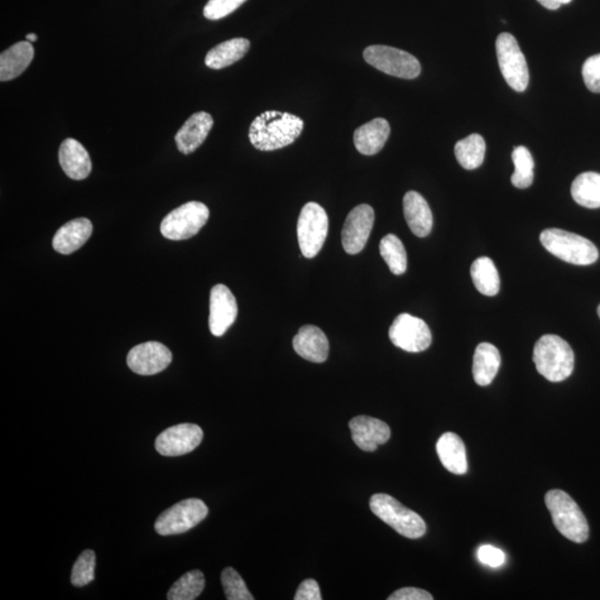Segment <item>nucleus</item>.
Segmentation results:
<instances>
[{"mask_svg":"<svg viewBox=\"0 0 600 600\" xmlns=\"http://www.w3.org/2000/svg\"><path fill=\"white\" fill-rule=\"evenodd\" d=\"M304 129V120L276 110L259 115L249 128V141L258 151L281 150L294 143Z\"/></svg>","mask_w":600,"mask_h":600,"instance_id":"nucleus-1","label":"nucleus"},{"mask_svg":"<svg viewBox=\"0 0 600 600\" xmlns=\"http://www.w3.org/2000/svg\"><path fill=\"white\" fill-rule=\"evenodd\" d=\"M534 363L547 381L560 383L573 374L575 355L569 344L559 336L545 335L535 345Z\"/></svg>","mask_w":600,"mask_h":600,"instance_id":"nucleus-2","label":"nucleus"},{"mask_svg":"<svg viewBox=\"0 0 600 600\" xmlns=\"http://www.w3.org/2000/svg\"><path fill=\"white\" fill-rule=\"evenodd\" d=\"M545 503L557 531L566 539L582 544L588 540L587 520L568 493L554 489L546 494Z\"/></svg>","mask_w":600,"mask_h":600,"instance_id":"nucleus-3","label":"nucleus"},{"mask_svg":"<svg viewBox=\"0 0 600 600\" xmlns=\"http://www.w3.org/2000/svg\"><path fill=\"white\" fill-rule=\"evenodd\" d=\"M540 243L557 258L573 265L588 266L598 261L599 253L587 238L558 228L545 229Z\"/></svg>","mask_w":600,"mask_h":600,"instance_id":"nucleus-4","label":"nucleus"},{"mask_svg":"<svg viewBox=\"0 0 600 600\" xmlns=\"http://www.w3.org/2000/svg\"><path fill=\"white\" fill-rule=\"evenodd\" d=\"M369 506L379 520L407 539L419 540L426 534V522L419 513L402 505L397 499L387 494L372 496Z\"/></svg>","mask_w":600,"mask_h":600,"instance_id":"nucleus-5","label":"nucleus"},{"mask_svg":"<svg viewBox=\"0 0 600 600\" xmlns=\"http://www.w3.org/2000/svg\"><path fill=\"white\" fill-rule=\"evenodd\" d=\"M367 64L382 73L402 79H415L420 75L419 60L410 52L383 45L369 46L364 51Z\"/></svg>","mask_w":600,"mask_h":600,"instance_id":"nucleus-6","label":"nucleus"},{"mask_svg":"<svg viewBox=\"0 0 600 600\" xmlns=\"http://www.w3.org/2000/svg\"><path fill=\"white\" fill-rule=\"evenodd\" d=\"M208 206L199 201H189L171 211L162 219L161 232L171 240H185L194 237L209 219Z\"/></svg>","mask_w":600,"mask_h":600,"instance_id":"nucleus-7","label":"nucleus"},{"mask_svg":"<svg viewBox=\"0 0 600 600\" xmlns=\"http://www.w3.org/2000/svg\"><path fill=\"white\" fill-rule=\"evenodd\" d=\"M328 235V216L320 205L307 203L297 223V236L302 255L314 258L323 248Z\"/></svg>","mask_w":600,"mask_h":600,"instance_id":"nucleus-8","label":"nucleus"},{"mask_svg":"<svg viewBox=\"0 0 600 600\" xmlns=\"http://www.w3.org/2000/svg\"><path fill=\"white\" fill-rule=\"evenodd\" d=\"M208 515V507L200 499L189 498L161 513L155 531L162 536L180 535L200 524Z\"/></svg>","mask_w":600,"mask_h":600,"instance_id":"nucleus-9","label":"nucleus"},{"mask_svg":"<svg viewBox=\"0 0 600 600\" xmlns=\"http://www.w3.org/2000/svg\"><path fill=\"white\" fill-rule=\"evenodd\" d=\"M496 52L503 79L517 93L525 91L530 83V70L516 38L512 33H501L496 41Z\"/></svg>","mask_w":600,"mask_h":600,"instance_id":"nucleus-10","label":"nucleus"},{"mask_svg":"<svg viewBox=\"0 0 600 600\" xmlns=\"http://www.w3.org/2000/svg\"><path fill=\"white\" fill-rule=\"evenodd\" d=\"M390 338L396 347L405 352L420 353L429 348L433 336L424 320L410 314H401L391 326Z\"/></svg>","mask_w":600,"mask_h":600,"instance_id":"nucleus-11","label":"nucleus"},{"mask_svg":"<svg viewBox=\"0 0 600 600\" xmlns=\"http://www.w3.org/2000/svg\"><path fill=\"white\" fill-rule=\"evenodd\" d=\"M374 222H375V211L369 205H359L350 211L342 232V243L346 253L349 255H357L363 251L371 236Z\"/></svg>","mask_w":600,"mask_h":600,"instance_id":"nucleus-12","label":"nucleus"},{"mask_svg":"<svg viewBox=\"0 0 600 600\" xmlns=\"http://www.w3.org/2000/svg\"><path fill=\"white\" fill-rule=\"evenodd\" d=\"M204 433L199 426L194 424H180L170 427L157 437L155 448L162 456L176 457V456L191 453L198 448L203 441Z\"/></svg>","mask_w":600,"mask_h":600,"instance_id":"nucleus-13","label":"nucleus"},{"mask_svg":"<svg viewBox=\"0 0 600 600\" xmlns=\"http://www.w3.org/2000/svg\"><path fill=\"white\" fill-rule=\"evenodd\" d=\"M172 354L165 345L148 342L135 346L127 356L128 367L143 376L160 374L170 366Z\"/></svg>","mask_w":600,"mask_h":600,"instance_id":"nucleus-14","label":"nucleus"},{"mask_svg":"<svg viewBox=\"0 0 600 600\" xmlns=\"http://www.w3.org/2000/svg\"><path fill=\"white\" fill-rule=\"evenodd\" d=\"M210 333L220 337L230 328L238 315L237 300L227 286L218 284L210 291Z\"/></svg>","mask_w":600,"mask_h":600,"instance_id":"nucleus-15","label":"nucleus"},{"mask_svg":"<svg viewBox=\"0 0 600 600\" xmlns=\"http://www.w3.org/2000/svg\"><path fill=\"white\" fill-rule=\"evenodd\" d=\"M352 438L358 448L373 453L379 445L386 444L391 438L390 426L369 416H357L349 421Z\"/></svg>","mask_w":600,"mask_h":600,"instance_id":"nucleus-16","label":"nucleus"},{"mask_svg":"<svg viewBox=\"0 0 600 600\" xmlns=\"http://www.w3.org/2000/svg\"><path fill=\"white\" fill-rule=\"evenodd\" d=\"M295 352L311 363H325L328 358L329 342L328 336L313 325L302 326L292 340Z\"/></svg>","mask_w":600,"mask_h":600,"instance_id":"nucleus-17","label":"nucleus"},{"mask_svg":"<svg viewBox=\"0 0 600 600\" xmlns=\"http://www.w3.org/2000/svg\"><path fill=\"white\" fill-rule=\"evenodd\" d=\"M214 126V119L206 112H198L189 117L179 133L175 142L180 152L189 155L203 145Z\"/></svg>","mask_w":600,"mask_h":600,"instance_id":"nucleus-18","label":"nucleus"},{"mask_svg":"<svg viewBox=\"0 0 600 600\" xmlns=\"http://www.w3.org/2000/svg\"><path fill=\"white\" fill-rule=\"evenodd\" d=\"M60 162L65 174L74 180L88 179L93 167L88 152L74 138H67L61 143Z\"/></svg>","mask_w":600,"mask_h":600,"instance_id":"nucleus-19","label":"nucleus"},{"mask_svg":"<svg viewBox=\"0 0 600 600\" xmlns=\"http://www.w3.org/2000/svg\"><path fill=\"white\" fill-rule=\"evenodd\" d=\"M93 234V224L88 218H77L65 224L52 239V247L61 255H70L83 247Z\"/></svg>","mask_w":600,"mask_h":600,"instance_id":"nucleus-20","label":"nucleus"},{"mask_svg":"<svg viewBox=\"0 0 600 600\" xmlns=\"http://www.w3.org/2000/svg\"><path fill=\"white\" fill-rule=\"evenodd\" d=\"M404 215L407 225L417 237L429 236L433 229L434 218L429 203L417 191H408L404 197Z\"/></svg>","mask_w":600,"mask_h":600,"instance_id":"nucleus-21","label":"nucleus"},{"mask_svg":"<svg viewBox=\"0 0 600 600\" xmlns=\"http://www.w3.org/2000/svg\"><path fill=\"white\" fill-rule=\"evenodd\" d=\"M391 135V126L386 119L375 118L363 125L354 134L357 151L365 156L376 155L385 146Z\"/></svg>","mask_w":600,"mask_h":600,"instance_id":"nucleus-22","label":"nucleus"},{"mask_svg":"<svg viewBox=\"0 0 600 600\" xmlns=\"http://www.w3.org/2000/svg\"><path fill=\"white\" fill-rule=\"evenodd\" d=\"M437 455L448 472L455 475L467 473L468 463L464 441L458 435L446 433L440 436L436 445Z\"/></svg>","mask_w":600,"mask_h":600,"instance_id":"nucleus-23","label":"nucleus"},{"mask_svg":"<svg viewBox=\"0 0 600 600\" xmlns=\"http://www.w3.org/2000/svg\"><path fill=\"white\" fill-rule=\"evenodd\" d=\"M33 55L35 51L31 42H19L3 51L0 55V80L9 81L21 76L31 65Z\"/></svg>","mask_w":600,"mask_h":600,"instance_id":"nucleus-24","label":"nucleus"},{"mask_svg":"<svg viewBox=\"0 0 600 600\" xmlns=\"http://www.w3.org/2000/svg\"><path fill=\"white\" fill-rule=\"evenodd\" d=\"M501 354L495 346L482 343L474 354L473 375L479 386L491 385L501 367Z\"/></svg>","mask_w":600,"mask_h":600,"instance_id":"nucleus-25","label":"nucleus"},{"mask_svg":"<svg viewBox=\"0 0 600 600\" xmlns=\"http://www.w3.org/2000/svg\"><path fill=\"white\" fill-rule=\"evenodd\" d=\"M251 42L246 38H234L222 42L208 51L205 64L211 69H223L235 64L247 54Z\"/></svg>","mask_w":600,"mask_h":600,"instance_id":"nucleus-26","label":"nucleus"},{"mask_svg":"<svg viewBox=\"0 0 600 600\" xmlns=\"http://www.w3.org/2000/svg\"><path fill=\"white\" fill-rule=\"evenodd\" d=\"M571 196L583 208H600V174L588 171L576 177L571 185Z\"/></svg>","mask_w":600,"mask_h":600,"instance_id":"nucleus-27","label":"nucleus"},{"mask_svg":"<svg viewBox=\"0 0 600 600\" xmlns=\"http://www.w3.org/2000/svg\"><path fill=\"white\" fill-rule=\"evenodd\" d=\"M470 275L475 287L485 296H495L501 287V280L495 263L488 257H480L473 263Z\"/></svg>","mask_w":600,"mask_h":600,"instance_id":"nucleus-28","label":"nucleus"},{"mask_svg":"<svg viewBox=\"0 0 600 600\" xmlns=\"http://www.w3.org/2000/svg\"><path fill=\"white\" fill-rule=\"evenodd\" d=\"M486 153V143L478 134H473L459 141L455 146V155L465 170L473 171L482 166Z\"/></svg>","mask_w":600,"mask_h":600,"instance_id":"nucleus-29","label":"nucleus"},{"mask_svg":"<svg viewBox=\"0 0 600 600\" xmlns=\"http://www.w3.org/2000/svg\"><path fill=\"white\" fill-rule=\"evenodd\" d=\"M379 252L393 275H402L407 271V253L404 244L393 234H388L379 244Z\"/></svg>","mask_w":600,"mask_h":600,"instance_id":"nucleus-30","label":"nucleus"},{"mask_svg":"<svg viewBox=\"0 0 600 600\" xmlns=\"http://www.w3.org/2000/svg\"><path fill=\"white\" fill-rule=\"evenodd\" d=\"M205 576L200 570H191L177 580L167 594L170 600H194L205 588Z\"/></svg>","mask_w":600,"mask_h":600,"instance_id":"nucleus-31","label":"nucleus"},{"mask_svg":"<svg viewBox=\"0 0 600 600\" xmlns=\"http://www.w3.org/2000/svg\"><path fill=\"white\" fill-rule=\"evenodd\" d=\"M512 162L515 171L512 176V184L516 189H526L534 181V160L530 151L524 146H518L512 152Z\"/></svg>","mask_w":600,"mask_h":600,"instance_id":"nucleus-32","label":"nucleus"},{"mask_svg":"<svg viewBox=\"0 0 600 600\" xmlns=\"http://www.w3.org/2000/svg\"><path fill=\"white\" fill-rule=\"evenodd\" d=\"M96 556L93 550L83 551L74 564L71 571V584L76 587H84L95 579Z\"/></svg>","mask_w":600,"mask_h":600,"instance_id":"nucleus-33","label":"nucleus"},{"mask_svg":"<svg viewBox=\"0 0 600 600\" xmlns=\"http://www.w3.org/2000/svg\"><path fill=\"white\" fill-rule=\"evenodd\" d=\"M222 584L226 598L228 600H254L242 576L232 568H227L222 573Z\"/></svg>","mask_w":600,"mask_h":600,"instance_id":"nucleus-34","label":"nucleus"},{"mask_svg":"<svg viewBox=\"0 0 600 600\" xmlns=\"http://www.w3.org/2000/svg\"><path fill=\"white\" fill-rule=\"evenodd\" d=\"M247 0H209L204 8V16L209 21H219L230 15Z\"/></svg>","mask_w":600,"mask_h":600,"instance_id":"nucleus-35","label":"nucleus"},{"mask_svg":"<svg viewBox=\"0 0 600 600\" xmlns=\"http://www.w3.org/2000/svg\"><path fill=\"white\" fill-rule=\"evenodd\" d=\"M583 78L586 88L593 93L600 94V54L589 57L585 61Z\"/></svg>","mask_w":600,"mask_h":600,"instance_id":"nucleus-36","label":"nucleus"},{"mask_svg":"<svg viewBox=\"0 0 600 600\" xmlns=\"http://www.w3.org/2000/svg\"><path fill=\"white\" fill-rule=\"evenodd\" d=\"M477 556L480 563L493 568H501L506 561V555L503 554V551L491 545L479 547Z\"/></svg>","mask_w":600,"mask_h":600,"instance_id":"nucleus-37","label":"nucleus"},{"mask_svg":"<svg viewBox=\"0 0 600 600\" xmlns=\"http://www.w3.org/2000/svg\"><path fill=\"white\" fill-rule=\"evenodd\" d=\"M321 594L318 583L314 579H306L297 589L295 600H321Z\"/></svg>","mask_w":600,"mask_h":600,"instance_id":"nucleus-38","label":"nucleus"},{"mask_svg":"<svg viewBox=\"0 0 600 600\" xmlns=\"http://www.w3.org/2000/svg\"><path fill=\"white\" fill-rule=\"evenodd\" d=\"M434 597L424 589L405 587L392 593L388 600H433Z\"/></svg>","mask_w":600,"mask_h":600,"instance_id":"nucleus-39","label":"nucleus"},{"mask_svg":"<svg viewBox=\"0 0 600 600\" xmlns=\"http://www.w3.org/2000/svg\"><path fill=\"white\" fill-rule=\"evenodd\" d=\"M537 2L550 11H556L561 5L569 4L571 0H537Z\"/></svg>","mask_w":600,"mask_h":600,"instance_id":"nucleus-40","label":"nucleus"},{"mask_svg":"<svg viewBox=\"0 0 600 600\" xmlns=\"http://www.w3.org/2000/svg\"><path fill=\"white\" fill-rule=\"evenodd\" d=\"M37 38H38V37H37L36 33H32H32H28V35L26 36V40H27L28 42H36V41H37Z\"/></svg>","mask_w":600,"mask_h":600,"instance_id":"nucleus-41","label":"nucleus"},{"mask_svg":"<svg viewBox=\"0 0 600 600\" xmlns=\"http://www.w3.org/2000/svg\"><path fill=\"white\" fill-rule=\"evenodd\" d=\"M597 314H598L599 318H600V305L598 306Z\"/></svg>","mask_w":600,"mask_h":600,"instance_id":"nucleus-42","label":"nucleus"}]
</instances>
